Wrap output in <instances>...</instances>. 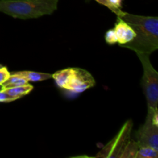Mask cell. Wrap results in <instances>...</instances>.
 <instances>
[{"label": "cell", "mask_w": 158, "mask_h": 158, "mask_svg": "<svg viewBox=\"0 0 158 158\" xmlns=\"http://www.w3.org/2000/svg\"><path fill=\"white\" fill-rule=\"evenodd\" d=\"M114 30L120 46L130 43L136 37V32L134 29L119 16H117V23Z\"/></svg>", "instance_id": "cell-7"}, {"label": "cell", "mask_w": 158, "mask_h": 158, "mask_svg": "<svg viewBox=\"0 0 158 158\" xmlns=\"http://www.w3.org/2000/svg\"><path fill=\"white\" fill-rule=\"evenodd\" d=\"M96 1L100 3V4L107 7L110 10H111V6L109 2V0H96Z\"/></svg>", "instance_id": "cell-18"}, {"label": "cell", "mask_w": 158, "mask_h": 158, "mask_svg": "<svg viewBox=\"0 0 158 158\" xmlns=\"http://www.w3.org/2000/svg\"><path fill=\"white\" fill-rule=\"evenodd\" d=\"M4 89L12 97V98H14L16 100H18V99L21 98V97L29 94V93L33 89V86L28 83V84L23 85V86H15V87L12 88H7V89Z\"/></svg>", "instance_id": "cell-9"}, {"label": "cell", "mask_w": 158, "mask_h": 158, "mask_svg": "<svg viewBox=\"0 0 158 158\" xmlns=\"http://www.w3.org/2000/svg\"><path fill=\"white\" fill-rule=\"evenodd\" d=\"M119 17L130 25L136 37L130 43L120 46L136 53L151 55L158 49V17L143 16L123 12Z\"/></svg>", "instance_id": "cell-1"}, {"label": "cell", "mask_w": 158, "mask_h": 158, "mask_svg": "<svg viewBox=\"0 0 158 158\" xmlns=\"http://www.w3.org/2000/svg\"><path fill=\"white\" fill-rule=\"evenodd\" d=\"M93 76L86 69L72 68V73L64 89L74 93H82L95 86Z\"/></svg>", "instance_id": "cell-6"}, {"label": "cell", "mask_w": 158, "mask_h": 158, "mask_svg": "<svg viewBox=\"0 0 158 158\" xmlns=\"http://www.w3.org/2000/svg\"><path fill=\"white\" fill-rule=\"evenodd\" d=\"M133 123L128 120L123 124L118 134L98 154L97 157H121L122 154L131 140Z\"/></svg>", "instance_id": "cell-5"}, {"label": "cell", "mask_w": 158, "mask_h": 158, "mask_svg": "<svg viewBox=\"0 0 158 158\" xmlns=\"http://www.w3.org/2000/svg\"><path fill=\"white\" fill-rule=\"evenodd\" d=\"M143 69L141 86L146 97L148 107L157 109L158 103V73L150 61V55L137 53Z\"/></svg>", "instance_id": "cell-3"}, {"label": "cell", "mask_w": 158, "mask_h": 158, "mask_svg": "<svg viewBox=\"0 0 158 158\" xmlns=\"http://www.w3.org/2000/svg\"><path fill=\"white\" fill-rule=\"evenodd\" d=\"M139 145L137 141H133V140H130L129 143L127 146L126 149L124 150L123 153L122 154V158H136L137 155V152L139 149Z\"/></svg>", "instance_id": "cell-13"}, {"label": "cell", "mask_w": 158, "mask_h": 158, "mask_svg": "<svg viewBox=\"0 0 158 158\" xmlns=\"http://www.w3.org/2000/svg\"><path fill=\"white\" fill-rule=\"evenodd\" d=\"M2 89H3L2 85H1V86H0V90H2Z\"/></svg>", "instance_id": "cell-19"}, {"label": "cell", "mask_w": 158, "mask_h": 158, "mask_svg": "<svg viewBox=\"0 0 158 158\" xmlns=\"http://www.w3.org/2000/svg\"><path fill=\"white\" fill-rule=\"evenodd\" d=\"M105 40H106V43L108 44H114V43H117V36L115 35V32H114V29H111L110 30H108L106 32V35H105Z\"/></svg>", "instance_id": "cell-15"}, {"label": "cell", "mask_w": 158, "mask_h": 158, "mask_svg": "<svg viewBox=\"0 0 158 158\" xmlns=\"http://www.w3.org/2000/svg\"><path fill=\"white\" fill-rule=\"evenodd\" d=\"M59 0H0V12L15 19H36L51 15Z\"/></svg>", "instance_id": "cell-2"}, {"label": "cell", "mask_w": 158, "mask_h": 158, "mask_svg": "<svg viewBox=\"0 0 158 158\" xmlns=\"http://www.w3.org/2000/svg\"><path fill=\"white\" fill-rule=\"evenodd\" d=\"M26 79L28 82H40L52 78V74L46 73L34 72V71H18L12 73Z\"/></svg>", "instance_id": "cell-8"}, {"label": "cell", "mask_w": 158, "mask_h": 158, "mask_svg": "<svg viewBox=\"0 0 158 158\" xmlns=\"http://www.w3.org/2000/svg\"><path fill=\"white\" fill-rule=\"evenodd\" d=\"M158 151L149 147H140L136 158H157Z\"/></svg>", "instance_id": "cell-12"}, {"label": "cell", "mask_w": 158, "mask_h": 158, "mask_svg": "<svg viewBox=\"0 0 158 158\" xmlns=\"http://www.w3.org/2000/svg\"><path fill=\"white\" fill-rule=\"evenodd\" d=\"M29 82L24 79L23 77H20V76L16 75V74L11 73L10 77H9L7 80L5 82L2 84L3 89H7V88H12L15 87V86H23V85L28 84Z\"/></svg>", "instance_id": "cell-11"}, {"label": "cell", "mask_w": 158, "mask_h": 158, "mask_svg": "<svg viewBox=\"0 0 158 158\" xmlns=\"http://www.w3.org/2000/svg\"><path fill=\"white\" fill-rule=\"evenodd\" d=\"M71 73H72V68H67L57 71L54 74H52V78L55 80L59 87L64 89L65 86L70 77Z\"/></svg>", "instance_id": "cell-10"}, {"label": "cell", "mask_w": 158, "mask_h": 158, "mask_svg": "<svg viewBox=\"0 0 158 158\" xmlns=\"http://www.w3.org/2000/svg\"><path fill=\"white\" fill-rule=\"evenodd\" d=\"M122 1L123 0H109V2L111 6V11L117 16H120L123 13V11L121 10Z\"/></svg>", "instance_id": "cell-14"}, {"label": "cell", "mask_w": 158, "mask_h": 158, "mask_svg": "<svg viewBox=\"0 0 158 158\" xmlns=\"http://www.w3.org/2000/svg\"><path fill=\"white\" fill-rule=\"evenodd\" d=\"M15 100L4 89L0 90V103H10Z\"/></svg>", "instance_id": "cell-17"}, {"label": "cell", "mask_w": 158, "mask_h": 158, "mask_svg": "<svg viewBox=\"0 0 158 158\" xmlns=\"http://www.w3.org/2000/svg\"><path fill=\"white\" fill-rule=\"evenodd\" d=\"M10 77V72L6 66L0 65V86L2 85Z\"/></svg>", "instance_id": "cell-16"}, {"label": "cell", "mask_w": 158, "mask_h": 158, "mask_svg": "<svg viewBox=\"0 0 158 158\" xmlns=\"http://www.w3.org/2000/svg\"><path fill=\"white\" fill-rule=\"evenodd\" d=\"M139 147H149L158 151V110L148 107L144 124L137 131Z\"/></svg>", "instance_id": "cell-4"}]
</instances>
